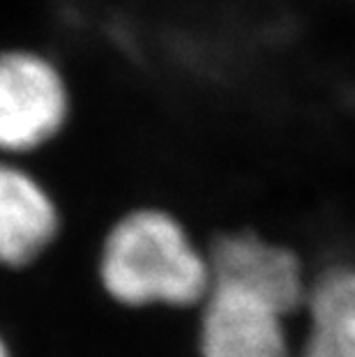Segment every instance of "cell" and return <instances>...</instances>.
<instances>
[{"label":"cell","mask_w":355,"mask_h":357,"mask_svg":"<svg viewBox=\"0 0 355 357\" xmlns=\"http://www.w3.org/2000/svg\"><path fill=\"white\" fill-rule=\"evenodd\" d=\"M302 316L307 330L293 357H355V265L314 272Z\"/></svg>","instance_id":"8992f818"},{"label":"cell","mask_w":355,"mask_h":357,"mask_svg":"<svg viewBox=\"0 0 355 357\" xmlns=\"http://www.w3.org/2000/svg\"><path fill=\"white\" fill-rule=\"evenodd\" d=\"M95 275L113 305L134 311L199 309L213 286L208 245L162 205H137L109 226Z\"/></svg>","instance_id":"6da1fadb"},{"label":"cell","mask_w":355,"mask_h":357,"mask_svg":"<svg viewBox=\"0 0 355 357\" xmlns=\"http://www.w3.org/2000/svg\"><path fill=\"white\" fill-rule=\"evenodd\" d=\"M0 357H14V351H12L10 341L5 339L3 332H0Z\"/></svg>","instance_id":"52a82bcc"},{"label":"cell","mask_w":355,"mask_h":357,"mask_svg":"<svg viewBox=\"0 0 355 357\" xmlns=\"http://www.w3.org/2000/svg\"><path fill=\"white\" fill-rule=\"evenodd\" d=\"M291 318L256 293L213 284L196 309L199 357H293Z\"/></svg>","instance_id":"3957f363"},{"label":"cell","mask_w":355,"mask_h":357,"mask_svg":"<svg viewBox=\"0 0 355 357\" xmlns=\"http://www.w3.org/2000/svg\"><path fill=\"white\" fill-rule=\"evenodd\" d=\"M63 67L40 49L0 51V157L21 159L49 148L72 120Z\"/></svg>","instance_id":"7a4b0ae2"},{"label":"cell","mask_w":355,"mask_h":357,"mask_svg":"<svg viewBox=\"0 0 355 357\" xmlns=\"http://www.w3.org/2000/svg\"><path fill=\"white\" fill-rule=\"evenodd\" d=\"M63 235V210L54 192L19 159L0 157V268L40 263Z\"/></svg>","instance_id":"5b68a950"},{"label":"cell","mask_w":355,"mask_h":357,"mask_svg":"<svg viewBox=\"0 0 355 357\" xmlns=\"http://www.w3.org/2000/svg\"><path fill=\"white\" fill-rule=\"evenodd\" d=\"M213 284L256 293L289 316H300L307 305L312 277L293 247L270 240L252 229L224 231L208 245Z\"/></svg>","instance_id":"277c9868"}]
</instances>
